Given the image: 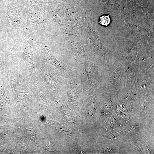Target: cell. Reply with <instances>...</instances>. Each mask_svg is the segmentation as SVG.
<instances>
[{"mask_svg":"<svg viewBox=\"0 0 154 154\" xmlns=\"http://www.w3.org/2000/svg\"><path fill=\"white\" fill-rule=\"evenodd\" d=\"M0 19L6 33V39L24 36L26 24V8L16 0H6L0 3Z\"/></svg>","mask_w":154,"mask_h":154,"instance_id":"1","label":"cell"},{"mask_svg":"<svg viewBox=\"0 0 154 154\" xmlns=\"http://www.w3.org/2000/svg\"><path fill=\"white\" fill-rule=\"evenodd\" d=\"M37 33V31H34L26 36L6 40L10 56L24 61L31 75L36 71L33 50L35 38Z\"/></svg>","mask_w":154,"mask_h":154,"instance_id":"2","label":"cell"},{"mask_svg":"<svg viewBox=\"0 0 154 154\" xmlns=\"http://www.w3.org/2000/svg\"><path fill=\"white\" fill-rule=\"evenodd\" d=\"M36 72L32 78L40 84H44L54 88L66 84L60 73L54 69L43 64H35Z\"/></svg>","mask_w":154,"mask_h":154,"instance_id":"3","label":"cell"},{"mask_svg":"<svg viewBox=\"0 0 154 154\" xmlns=\"http://www.w3.org/2000/svg\"><path fill=\"white\" fill-rule=\"evenodd\" d=\"M38 48L43 63H48L54 66L59 70L62 77L68 80L77 76V73L76 68L67 65L55 58L44 42H42L39 44Z\"/></svg>","mask_w":154,"mask_h":154,"instance_id":"4","label":"cell"},{"mask_svg":"<svg viewBox=\"0 0 154 154\" xmlns=\"http://www.w3.org/2000/svg\"><path fill=\"white\" fill-rule=\"evenodd\" d=\"M27 21L24 36L37 31L42 25L43 20L40 5H32L26 7Z\"/></svg>","mask_w":154,"mask_h":154,"instance_id":"5","label":"cell"},{"mask_svg":"<svg viewBox=\"0 0 154 154\" xmlns=\"http://www.w3.org/2000/svg\"><path fill=\"white\" fill-rule=\"evenodd\" d=\"M25 7L32 5L39 4L43 2V0H16Z\"/></svg>","mask_w":154,"mask_h":154,"instance_id":"6","label":"cell"},{"mask_svg":"<svg viewBox=\"0 0 154 154\" xmlns=\"http://www.w3.org/2000/svg\"><path fill=\"white\" fill-rule=\"evenodd\" d=\"M110 22V19L108 15H104L100 18L99 23L102 25H108Z\"/></svg>","mask_w":154,"mask_h":154,"instance_id":"7","label":"cell"},{"mask_svg":"<svg viewBox=\"0 0 154 154\" xmlns=\"http://www.w3.org/2000/svg\"><path fill=\"white\" fill-rule=\"evenodd\" d=\"M6 38V33L0 19V40L5 41Z\"/></svg>","mask_w":154,"mask_h":154,"instance_id":"8","label":"cell"},{"mask_svg":"<svg viewBox=\"0 0 154 154\" xmlns=\"http://www.w3.org/2000/svg\"><path fill=\"white\" fill-rule=\"evenodd\" d=\"M6 0H0V3H2L3 2H4Z\"/></svg>","mask_w":154,"mask_h":154,"instance_id":"9","label":"cell"}]
</instances>
